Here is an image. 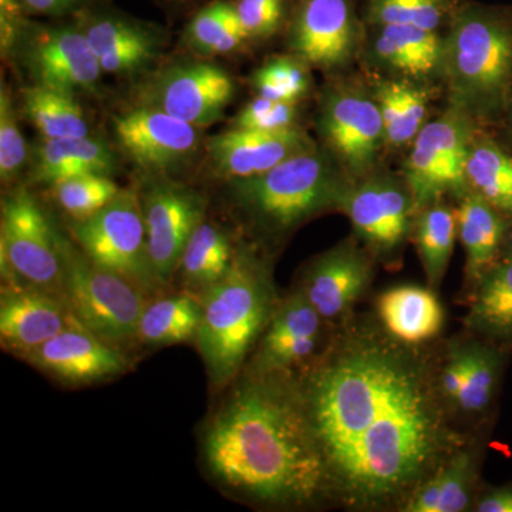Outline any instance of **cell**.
Returning a JSON list of instances; mask_svg holds the SVG:
<instances>
[{
	"label": "cell",
	"mask_w": 512,
	"mask_h": 512,
	"mask_svg": "<svg viewBox=\"0 0 512 512\" xmlns=\"http://www.w3.org/2000/svg\"><path fill=\"white\" fill-rule=\"evenodd\" d=\"M376 323L348 320L295 373L336 503L402 510L464 447L437 386V367Z\"/></svg>",
	"instance_id": "cell-1"
},
{
	"label": "cell",
	"mask_w": 512,
	"mask_h": 512,
	"mask_svg": "<svg viewBox=\"0 0 512 512\" xmlns=\"http://www.w3.org/2000/svg\"><path fill=\"white\" fill-rule=\"evenodd\" d=\"M201 466L222 493L295 510L333 500L295 373L242 372L205 421Z\"/></svg>",
	"instance_id": "cell-2"
},
{
	"label": "cell",
	"mask_w": 512,
	"mask_h": 512,
	"mask_svg": "<svg viewBox=\"0 0 512 512\" xmlns=\"http://www.w3.org/2000/svg\"><path fill=\"white\" fill-rule=\"evenodd\" d=\"M200 298L195 345L212 390L224 392L244 372L278 306L271 269L251 249L239 248L227 275Z\"/></svg>",
	"instance_id": "cell-3"
},
{
	"label": "cell",
	"mask_w": 512,
	"mask_h": 512,
	"mask_svg": "<svg viewBox=\"0 0 512 512\" xmlns=\"http://www.w3.org/2000/svg\"><path fill=\"white\" fill-rule=\"evenodd\" d=\"M443 63L457 110L487 119L504 113L512 93V20L478 10L460 16Z\"/></svg>",
	"instance_id": "cell-4"
},
{
	"label": "cell",
	"mask_w": 512,
	"mask_h": 512,
	"mask_svg": "<svg viewBox=\"0 0 512 512\" xmlns=\"http://www.w3.org/2000/svg\"><path fill=\"white\" fill-rule=\"evenodd\" d=\"M350 188L338 168L313 150L258 177L235 180L234 197L255 225L282 234L320 211L342 207Z\"/></svg>",
	"instance_id": "cell-5"
},
{
	"label": "cell",
	"mask_w": 512,
	"mask_h": 512,
	"mask_svg": "<svg viewBox=\"0 0 512 512\" xmlns=\"http://www.w3.org/2000/svg\"><path fill=\"white\" fill-rule=\"evenodd\" d=\"M66 302L74 318L114 348L137 342L141 316L151 298L116 272L94 264L79 245L59 234Z\"/></svg>",
	"instance_id": "cell-6"
},
{
	"label": "cell",
	"mask_w": 512,
	"mask_h": 512,
	"mask_svg": "<svg viewBox=\"0 0 512 512\" xmlns=\"http://www.w3.org/2000/svg\"><path fill=\"white\" fill-rule=\"evenodd\" d=\"M0 266L3 284L36 286L66 301L59 232L26 190L2 201Z\"/></svg>",
	"instance_id": "cell-7"
},
{
	"label": "cell",
	"mask_w": 512,
	"mask_h": 512,
	"mask_svg": "<svg viewBox=\"0 0 512 512\" xmlns=\"http://www.w3.org/2000/svg\"><path fill=\"white\" fill-rule=\"evenodd\" d=\"M73 235L94 264L124 276L151 299L163 293L165 286L148 255L143 205L136 191L120 190L92 217L76 221Z\"/></svg>",
	"instance_id": "cell-8"
},
{
	"label": "cell",
	"mask_w": 512,
	"mask_h": 512,
	"mask_svg": "<svg viewBox=\"0 0 512 512\" xmlns=\"http://www.w3.org/2000/svg\"><path fill=\"white\" fill-rule=\"evenodd\" d=\"M470 140V128L460 110L421 128L406 165L407 188L416 210L436 204L444 192L464 190Z\"/></svg>",
	"instance_id": "cell-9"
},
{
	"label": "cell",
	"mask_w": 512,
	"mask_h": 512,
	"mask_svg": "<svg viewBox=\"0 0 512 512\" xmlns=\"http://www.w3.org/2000/svg\"><path fill=\"white\" fill-rule=\"evenodd\" d=\"M330 329L298 286L279 299L244 372L298 373L328 348Z\"/></svg>",
	"instance_id": "cell-10"
},
{
	"label": "cell",
	"mask_w": 512,
	"mask_h": 512,
	"mask_svg": "<svg viewBox=\"0 0 512 512\" xmlns=\"http://www.w3.org/2000/svg\"><path fill=\"white\" fill-rule=\"evenodd\" d=\"M141 205L151 265L167 286L178 271L192 232L204 221L205 202L183 185L160 181L151 185Z\"/></svg>",
	"instance_id": "cell-11"
},
{
	"label": "cell",
	"mask_w": 512,
	"mask_h": 512,
	"mask_svg": "<svg viewBox=\"0 0 512 512\" xmlns=\"http://www.w3.org/2000/svg\"><path fill=\"white\" fill-rule=\"evenodd\" d=\"M373 281L369 255L353 242H343L313 259L299 288L333 328L345 325L357 301Z\"/></svg>",
	"instance_id": "cell-12"
},
{
	"label": "cell",
	"mask_w": 512,
	"mask_h": 512,
	"mask_svg": "<svg viewBox=\"0 0 512 512\" xmlns=\"http://www.w3.org/2000/svg\"><path fill=\"white\" fill-rule=\"evenodd\" d=\"M197 128L150 106L128 111L114 121L117 140L127 156L154 173H167L194 156L200 143Z\"/></svg>",
	"instance_id": "cell-13"
},
{
	"label": "cell",
	"mask_w": 512,
	"mask_h": 512,
	"mask_svg": "<svg viewBox=\"0 0 512 512\" xmlns=\"http://www.w3.org/2000/svg\"><path fill=\"white\" fill-rule=\"evenodd\" d=\"M25 35L23 55L36 84L74 94L99 83L103 70L83 30L33 28Z\"/></svg>",
	"instance_id": "cell-14"
},
{
	"label": "cell",
	"mask_w": 512,
	"mask_h": 512,
	"mask_svg": "<svg viewBox=\"0 0 512 512\" xmlns=\"http://www.w3.org/2000/svg\"><path fill=\"white\" fill-rule=\"evenodd\" d=\"M234 89L229 74L215 64H183L158 77L147 100L148 106L200 128L221 119Z\"/></svg>",
	"instance_id": "cell-15"
},
{
	"label": "cell",
	"mask_w": 512,
	"mask_h": 512,
	"mask_svg": "<svg viewBox=\"0 0 512 512\" xmlns=\"http://www.w3.org/2000/svg\"><path fill=\"white\" fill-rule=\"evenodd\" d=\"M23 359L57 382L69 386L107 382L126 373V352L77 325L32 350Z\"/></svg>",
	"instance_id": "cell-16"
},
{
	"label": "cell",
	"mask_w": 512,
	"mask_h": 512,
	"mask_svg": "<svg viewBox=\"0 0 512 512\" xmlns=\"http://www.w3.org/2000/svg\"><path fill=\"white\" fill-rule=\"evenodd\" d=\"M357 235L373 251L393 255L409 235L414 208L409 188L389 178H375L352 187L342 202Z\"/></svg>",
	"instance_id": "cell-17"
},
{
	"label": "cell",
	"mask_w": 512,
	"mask_h": 512,
	"mask_svg": "<svg viewBox=\"0 0 512 512\" xmlns=\"http://www.w3.org/2000/svg\"><path fill=\"white\" fill-rule=\"evenodd\" d=\"M77 325L80 323L67 302L55 293L26 284L3 286L0 340L3 349L20 359L63 330Z\"/></svg>",
	"instance_id": "cell-18"
},
{
	"label": "cell",
	"mask_w": 512,
	"mask_h": 512,
	"mask_svg": "<svg viewBox=\"0 0 512 512\" xmlns=\"http://www.w3.org/2000/svg\"><path fill=\"white\" fill-rule=\"evenodd\" d=\"M215 170L232 180L258 177L288 158L315 150V144L298 128L245 130L232 128L208 141Z\"/></svg>",
	"instance_id": "cell-19"
},
{
	"label": "cell",
	"mask_w": 512,
	"mask_h": 512,
	"mask_svg": "<svg viewBox=\"0 0 512 512\" xmlns=\"http://www.w3.org/2000/svg\"><path fill=\"white\" fill-rule=\"evenodd\" d=\"M322 130L352 173H366L375 164L384 138L377 101L355 92L332 94L323 107Z\"/></svg>",
	"instance_id": "cell-20"
},
{
	"label": "cell",
	"mask_w": 512,
	"mask_h": 512,
	"mask_svg": "<svg viewBox=\"0 0 512 512\" xmlns=\"http://www.w3.org/2000/svg\"><path fill=\"white\" fill-rule=\"evenodd\" d=\"M292 47L305 62L339 66L355 47V23L346 0H308L299 12Z\"/></svg>",
	"instance_id": "cell-21"
},
{
	"label": "cell",
	"mask_w": 512,
	"mask_h": 512,
	"mask_svg": "<svg viewBox=\"0 0 512 512\" xmlns=\"http://www.w3.org/2000/svg\"><path fill=\"white\" fill-rule=\"evenodd\" d=\"M376 306L382 328L404 345H424L443 329L444 309L433 289L394 286L377 298Z\"/></svg>",
	"instance_id": "cell-22"
},
{
	"label": "cell",
	"mask_w": 512,
	"mask_h": 512,
	"mask_svg": "<svg viewBox=\"0 0 512 512\" xmlns=\"http://www.w3.org/2000/svg\"><path fill=\"white\" fill-rule=\"evenodd\" d=\"M83 32L103 73L131 74L154 59L156 36L131 20L113 15L87 19Z\"/></svg>",
	"instance_id": "cell-23"
},
{
	"label": "cell",
	"mask_w": 512,
	"mask_h": 512,
	"mask_svg": "<svg viewBox=\"0 0 512 512\" xmlns=\"http://www.w3.org/2000/svg\"><path fill=\"white\" fill-rule=\"evenodd\" d=\"M457 214V229L467 254V282L476 286L498 261L507 224L498 211L477 192L467 194Z\"/></svg>",
	"instance_id": "cell-24"
},
{
	"label": "cell",
	"mask_w": 512,
	"mask_h": 512,
	"mask_svg": "<svg viewBox=\"0 0 512 512\" xmlns=\"http://www.w3.org/2000/svg\"><path fill=\"white\" fill-rule=\"evenodd\" d=\"M114 157L103 141L89 136L45 138L35 151V177L55 185L83 175H107Z\"/></svg>",
	"instance_id": "cell-25"
},
{
	"label": "cell",
	"mask_w": 512,
	"mask_h": 512,
	"mask_svg": "<svg viewBox=\"0 0 512 512\" xmlns=\"http://www.w3.org/2000/svg\"><path fill=\"white\" fill-rule=\"evenodd\" d=\"M477 477L474 448L461 447L421 483L404 503L403 512H463L473 498Z\"/></svg>",
	"instance_id": "cell-26"
},
{
	"label": "cell",
	"mask_w": 512,
	"mask_h": 512,
	"mask_svg": "<svg viewBox=\"0 0 512 512\" xmlns=\"http://www.w3.org/2000/svg\"><path fill=\"white\" fill-rule=\"evenodd\" d=\"M467 328L488 340L512 342V256H504L474 286Z\"/></svg>",
	"instance_id": "cell-27"
},
{
	"label": "cell",
	"mask_w": 512,
	"mask_h": 512,
	"mask_svg": "<svg viewBox=\"0 0 512 512\" xmlns=\"http://www.w3.org/2000/svg\"><path fill=\"white\" fill-rule=\"evenodd\" d=\"M201 319L200 296L190 292L157 296L141 316L137 342L148 348L195 342Z\"/></svg>",
	"instance_id": "cell-28"
},
{
	"label": "cell",
	"mask_w": 512,
	"mask_h": 512,
	"mask_svg": "<svg viewBox=\"0 0 512 512\" xmlns=\"http://www.w3.org/2000/svg\"><path fill=\"white\" fill-rule=\"evenodd\" d=\"M234 256L227 232L210 221H202L192 232L178 265L185 289L201 296L227 275Z\"/></svg>",
	"instance_id": "cell-29"
},
{
	"label": "cell",
	"mask_w": 512,
	"mask_h": 512,
	"mask_svg": "<svg viewBox=\"0 0 512 512\" xmlns=\"http://www.w3.org/2000/svg\"><path fill=\"white\" fill-rule=\"evenodd\" d=\"M376 52L387 66L414 77L427 76L443 62L436 32L414 25L383 26Z\"/></svg>",
	"instance_id": "cell-30"
},
{
	"label": "cell",
	"mask_w": 512,
	"mask_h": 512,
	"mask_svg": "<svg viewBox=\"0 0 512 512\" xmlns=\"http://www.w3.org/2000/svg\"><path fill=\"white\" fill-rule=\"evenodd\" d=\"M466 377L454 406L453 419L477 421L493 406L501 375V355L481 340H464Z\"/></svg>",
	"instance_id": "cell-31"
},
{
	"label": "cell",
	"mask_w": 512,
	"mask_h": 512,
	"mask_svg": "<svg viewBox=\"0 0 512 512\" xmlns=\"http://www.w3.org/2000/svg\"><path fill=\"white\" fill-rule=\"evenodd\" d=\"M23 109L45 138L89 136V124L72 93L35 84L23 92Z\"/></svg>",
	"instance_id": "cell-32"
},
{
	"label": "cell",
	"mask_w": 512,
	"mask_h": 512,
	"mask_svg": "<svg viewBox=\"0 0 512 512\" xmlns=\"http://www.w3.org/2000/svg\"><path fill=\"white\" fill-rule=\"evenodd\" d=\"M467 183L503 214L512 215V156L488 138L471 143Z\"/></svg>",
	"instance_id": "cell-33"
},
{
	"label": "cell",
	"mask_w": 512,
	"mask_h": 512,
	"mask_svg": "<svg viewBox=\"0 0 512 512\" xmlns=\"http://www.w3.org/2000/svg\"><path fill=\"white\" fill-rule=\"evenodd\" d=\"M457 232V214L444 205L433 204L421 212L417 222V248L431 288L443 282Z\"/></svg>",
	"instance_id": "cell-34"
},
{
	"label": "cell",
	"mask_w": 512,
	"mask_h": 512,
	"mask_svg": "<svg viewBox=\"0 0 512 512\" xmlns=\"http://www.w3.org/2000/svg\"><path fill=\"white\" fill-rule=\"evenodd\" d=\"M56 200L76 221L86 220L116 198L120 188L107 175H83L55 185Z\"/></svg>",
	"instance_id": "cell-35"
},
{
	"label": "cell",
	"mask_w": 512,
	"mask_h": 512,
	"mask_svg": "<svg viewBox=\"0 0 512 512\" xmlns=\"http://www.w3.org/2000/svg\"><path fill=\"white\" fill-rule=\"evenodd\" d=\"M255 86L259 96L272 101H295L306 93L308 74L288 57L272 60L258 70Z\"/></svg>",
	"instance_id": "cell-36"
},
{
	"label": "cell",
	"mask_w": 512,
	"mask_h": 512,
	"mask_svg": "<svg viewBox=\"0 0 512 512\" xmlns=\"http://www.w3.org/2000/svg\"><path fill=\"white\" fill-rule=\"evenodd\" d=\"M28 158L25 137L18 124L8 87L0 90V178L2 183L15 180Z\"/></svg>",
	"instance_id": "cell-37"
},
{
	"label": "cell",
	"mask_w": 512,
	"mask_h": 512,
	"mask_svg": "<svg viewBox=\"0 0 512 512\" xmlns=\"http://www.w3.org/2000/svg\"><path fill=\"white\" fill-rule=\"evenodd\" d=\"M238 28H242V25L237 8L227 2H215L200 10L191 20L188 39L195 49L210 55L212 47L224 33Z\"/></svg>",
	"instance_id": "cell-38"
},
{
	"label": "cell",
	"mask_w": 512,
	"mask_h": 512,
	"mask_svg": "<svg viewBox=\"0 0 512 512\" xmlns=\"http://www.w3.org/2000/svg\"><path fill=\"white\" fill-rule=\"evenodd\" d=\"M296 120L295 101H272L258 96L238 114L234 128L286 130Z\"/></svg>",
	"instance_id": "cell-39"
},
{
	"label": "cell",
	"mask_w": 512,
	"mask_h": 512,
	"mask_svg": "<svg viewBox=\"0 0 512 512\" xmlns=\"http://www.w3.org/2000/svg\"><path fill=\"white\" fill-rule=\"evenodd\" d=\"M426 93L399 83V121L393 146H402L420 133L426 119Z\"/></svg>",
	"instance_id": "cell-40"
},
{
	"label": "cell",
	"mask_w": 512,
	"mask_h": 512,
	"mask_svg": "<svg viewBox=\"0 0 512 512\" xmlns=\"http://www.w3.org/2000/svg\"><path fill=\"white\" fill-rule=\"evenodd\" d=\"M237 12L247 37L269 36L282 18V0H239Z\"/></svg>",
	"instance_id": "cell-41"
},
{
	"label": "cell",
	"mask_w": 512,
	"mask_h": 512,
	"mask_svg": "<svg viewBox=\"0 0 512 512\" xmlns=\"http://www.w3.org/2000/svg\"><path fill=\"white\" fill-rule=\"evenodd\" d=\"M22 10L20 0H0V37L3 52H10L18 42L22 28Z\"/></svg>",
	"instance_id": "cell-42"
},
{
	"label": "cell",
	"mask_w": 512,
	"mask_h": 512,
	"mask_svg": "<svg viewBox=\"0 0 512 512\" xmlns=\"http://www.w3.org/2000/svg\"><path fill=\"white\" fill-rule=\"evenodd\" d=\"M413 0H373L372 15L387 25H412Z\"/></svg>",
	"instance_id": "cell-43"
},
{
	"label": "cell",
	"mask_w": 512,
	"mask_h": 512,
	"mask_svg": "<svg viewBox=\"0 0 512 512\" xmlns=\"http://www.w3.org/2000/svg\"><path fill=\"white\" fill-rule=\"evenodd\" d=\"M478 512H512V485L484 494L476 503Z\"/></svg>",
	"instance_id": "cell-44"
},
{
	"label": "cell",
	"mask_w": 512,
	"mask_h": 512,
	"mask_svg": "<svg viewBox=\"0 0 512 512\" xmlns=\"http://www.w3.org/2000/svg\"><path fill=\"white\" fill-rule=\"evenodd\" d=\"M504 248V256H512V222L510 224V227L507 228V235H505Z\"/></svg>",
	"instance_id": "cell-45"
},
{
	"label": "cell",
	"mask_w": 512,
	"mask_h": 512,
	"mask_svg": "<svg viewBox=\"0 0 512 512\" xmlns=\"http://www.w3.org/2000/svg\"><path fill=\"white\" fill-rule=\"evenodd\" d=\"M507 111L508 113V124H510V130H511V134H512V93H511V96H510V100H508V106H507Z\"/></svg>",
	"instance_id": "cell-46"
},
{
	"label": "cell",
	"mask_w": 512,
	"mask_h": 512,
	"mask_svg": "<svg viewBox=\"0 0 512 512\" xmlns=\"http://www.w3.org/2000/svg\"><path fill=\"white\" fill-rule=\"evenodd\" d=\"M20 2H22V0H20ZM20 5H22V3H20Z\"/></svg>",
	"instance_id": "cell-47"
}]
</instances>
